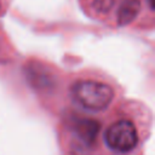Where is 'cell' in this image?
I'll return each instance as SVG.
<instances>
[{"label":"cell","instance_id":"cell-1","mask_svg":"<svg viewBox=\"0 0 155 155\" xmlns=\"http://www.w3.org/2000/svg\"><path fill=\"white\" fill-rule=\"evenodd\" d=\"M74 101L86 110L102 111L107 109L114 99L113 88L96 80H79L71 87Z\"/></svg>","mask_w":155,"mask_h":155},{"label":"cell","instance_id":"cell-2","mask_svg":"<svg viewBox=\"0 0 155 155\" xmlns=\"http://www.w3.org/2000/svg\"><path fill=\"white\" fill-rule=\"evenodd\" d=\"M104 140L109 149L116 153H128L138 144V132L132 121L119 120L107 128Z\"/></svg>","mask_w":155,"mask_h":155},{"label":"cell","instance_id":"cell-3","mask_svg":"<svg viewBox=\"0 0 155 155\" xmlns=\"http://www.w3.org/2000/svg\"><path fill=\"white\" fill-rule=\"evenodd\" d=\"M99 131V124L91 119H75L71 124L74 139L78 142V148L91 149L96 143Z\"/></svg>","mask_w":155,"mask_h":155},{"label":"cell","instance_id":"cell-4","mask_svg":"<svg viewBox=\"0 0 155 155\" xmlns=\"http://www.w3.org/2000/svg\"><path fill=\"white\" fill-rule=\"evenodd\" d=\"M140 11L139 0H126L117 11V23L119 25H127L134 21Z\"/></svg>","mask_w":155,"mask_h":155},{"label":"cell","instance_id":"cell-5","mask_svg":"<svg viewBox=\"0 0 155 155\" xmlns=\"http://www.w3.org/2000/svg\"><path fill=\"white\" fill-rule=\"evenodd\" d=\"M114 5V0H94L93 7L98 12H108Z\"/></svg>","mask_w":155,"mask_h":155},{"label":"cell","instance_id":"cell-6","mask_svg":"<svg viewBox=\"0 0 155 155\" xmlns=\"http://www.w3.org/2000/svg\"><path fill=\"white\" fill-rule=\"evenodd\" d=\"M0 7H1V4H0Z\"/></svg>","mask_w":155,"mask_h":155}]
</instances>
